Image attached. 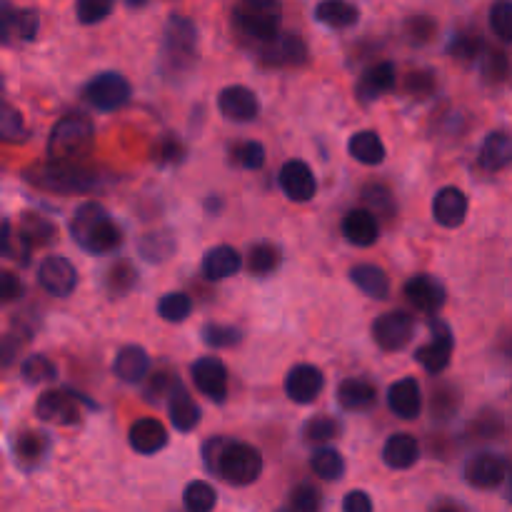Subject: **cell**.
Instances as JSON below:
<instances>
[{"label":"cell","instance_id":"5b68a950","mask_svg":"<svg viewBox=\"0 0 512 512\" xmlns=\"http://www.w3.org/2000/svg\"><path fill=\"white\" fill-rule=\"evenodd\" d=\"M28 180L50 193H88L98 185V175L83 170L80 165L48 163L28 170Z\"/></svg>","mask_w":512,"mask_h":512},{"label":"cell","instance_id":"f907efd6","mask_svg":"<svg viewBox=\"0 0 512 512\" xmlns=\"http://www.w3.org/2000/svg\"><path fill=\"white\" fill-rule=\"evenodd\" d=\"M23 283L15 273H8V270H0V303H13L23 295Z\"/></svg>","mask_w":512,"mask_h":512},{"label":"cell","instance_id":"30bf717a","mask_svg":"<svg viewBox=\"0 0 512 512\" xmlns=\"http://www.w3.org/2000/svg\"><path fill=\"white\" fill-rule=\"evenodd\" d=\"M260 60L268 68H293V65H303L308 60V48L298 35L278 33L268 43H263Z\"/></svg>","mask_w":512,"mask_h":512},{"label":"cell","instance_id":"603a6c76","mask_svg":"<svg viewBox=\"0 0 512 512\" xmlns=\"http://www.w3.org/2000/svg\"><path fill=\"white\" fill-rule=\"evenodd\" d=\"M343 235L348 243L358 245V248H368V245H373L380 235L378 218H375L370 210H353V213L345 215Z\"/></svg>","mask_w":512,"mask_h":512},{"label":"cell","instance_id":"f546056e","mask_svg":"<svg viewBox=\"0 0 512 512\" xmlns=\"http://www.w3.org/2000/svg\"><path fill=\"white\" fill-rule=\"evenodd\" d=\"M240 270V255L238 250L230 245H218V248L208 250L203 258V275L208 280H225Z\"/></svg>","mask_w":512,"mask_h":512},{"label":"cell","instance_id":"74e56055","mask_svg":"<svg viewBox=\"0 0 512 512\" xmlns=\"http://www.w3.org/2000/svg\"><path fill=\"white\" fill-rule=\"evenodd\" d=\"M250 273L255 275H270L273 270H278L280 265V250L270 243H258L250 248L248 255Z\"/></svg>","mask_w":512,"mask_h":512},{"label":"cell","instance_id":"11a10c76","mask_svg":"<svg viewBox=\"0 0 512 512\" xmlns=\"http://www.w3.org/2000/svg\"><path fill=\"white\" fill-rule=\"evenodd\" d=\"M18 348L20 345L15 343V340L0 338V368H5V365L13 363L15 355H18Z\"/></svg>","mask_w":512,"mask_h":512},{"label":"cell","instance_id":"484cf974","mask_svg":"<svg viewBox=\"0 0 512 512\" xmlns=\"http://www.w3.org/2000/svg\"><path fill=\"white\" fill-rule=\"evenodd\" d=\"M480 165L488 173H498L512 165V135L510 133H490L480 148Z\"/></svg>","mask_w":512,"mask_h":512},{"label":"cell","instance_id":"6f0895ef","mask_svg":"<svg viewBox=\"0 0 512 512\" xmlns=\"http://www.w3.org/2000/svg\"><path fill=\"white\" fill-rule=\"evenodd\" d=\"M10 238H13V230H10L8 223H0V253L5 250V245L10 243Z\"/></svg>","mask_w":512,"mask_h":512},{"label":"cell","instance_id":"d4e9b609","mask_svg":"<svg viewBox=\"0 0 512 512\" xmlns=\"http://www.w3.org/2000/svg\"><path fill=\"white\" fill-rule=\"evenodd\" d=\"M395 80H398V75H395L393 63L373 65V68L365 70L363 78H360L358 98L365 100V103H370V100H375V98H380V95L390 93V90L395 88Z\"/></svg>","mask_w":512,"mask_h":512},{"label":"cell","instance_id":"9f6ffc18","mask_svg":"<svg viewBox=\"0 0 512 512\" xmlns=\"http://www.w3.org/2000/svg\"><path fill=\"white\" fill-rule=\"evenodd\" d=\"M433 88V78L428 73H413L408 78V90L410 93H425V90Z\"/></svg>","mask_w":512,"mask_h":512},{"label":"cell","instance_id":"e575fe53","mask_svg":"<svg viewBox=\"0 0 512 512\" xmlns=\"http://www.w3.org/2000/svg\"><path fill=\"white\" fill-rule=\"evenodd\" d=\"M310 468L318 478L323 480H340L345 473V460L338 450L333 448H320L315 450L313 458H310Z\"/></svg>","mask_w":512,"mask_h":512},{"label":"cell","instance_id":"ba28073f","mask_svg":"<svg viewBox=\"0 0 512 512\" xmlns=\"http://www.w3.org/2000/svg\"><path fill=\"white\" fill-rule=\"evenodd\" d=\"M40 30V18L30 8H15V5H0V43L23 45L35 40Z\"/></svg>","mask_w":512,"mask_h":512},{"label":"cell","instance_id":"44dd1931","mask_svg":"<svg viewBox=\"0 0 512 512\" xmlns=\"http://www.w3.org/2000/svg\"><path fill=\"white\" fill-rule=\"evenodd\" d=\"M433 215L443 228H458L468 215V198L460 188H443L433 200Z\"/></svg>","mask_w":512,"mask_h":512},{"label":"cell","instance_id":"f1b7e54d","mask_svg":"<svg viewBox=\"0 0 512 512\" xmlns=\"http://www.w3.org/2000/svg\"><path fill=\"white\" fill-rule=\"evenodd\" d=\"M338 400L345 410H370L378 400V390H375L373 383L368 380H358V378H348L340 383L338 388Z\"/></svg>","mask_w":512,"mask_h":512},{"label":"cell","instance_id":"4316f807","mask_svg":"<svg viewBox=\"0 0 512 512\" xmlns=\"http://www.w3.org/2000/svg\"><path fill=\"white\" fill-rule=\"evenodd\" d=\"M168 410H170V420H173V425L180 430V433H190V430L198 428L200 423L198 403H195V400L188 395V390L180 388L178 383H175V390L170 393Z\"/></svg>","mask_w":512,"mask_h":512},{"label":"cell","instance_id":"1f68e13d","mask_svg":"<svg viewBox=\"0 0 512 512\" xmlns=\"http://www.w3.org/2000/svg\"><path fill=\"white\" fill-rule=\"evenodd\" d=\"M348 150L350 155L363 165H380L385 160V145L383 140H380V135L373 133V130L355 133L353 138H350Z\"/></svg>","mask_w":512,"mask_h":512},{"label":"cell","instance_id":"3957f363","mask_svg":"<svg viewBox=\"0 0 512 512\" xmlns=\"http://www.w3.org/2000/svg\"><path fill=\"white\" fill-rule=\"evenodd\" d=\"M95 140V128L85 115H65L58 120L48 140L50 163L75 165L83 155L90 153Z\"/></svg>","mask_w":512,"mask_h":512},{"label":"cell","instance_id":"5bb4252c","mask_svg":"<svg viewBox=\"0 0 512 512\" xmlns=\"http://www.w3.org/2000/svg\"><path fill=\"white\" fill-rule=\"evenodd\" d=\"M35 413L40 420L53 425H75L80 420L78 400L65 390H48V393L40 395Z\"/></svg>","mask_w":512,"mask_h":512},{"label":"cell","instance_id":"681fc988","mask_svg":"<svg viewBox=\"0 0 512 512\" xmlns=\"http://www.w3.org/2000/svg\"><path fill=\"white\" fill-rule=\"evenodd\" d=\"M483 73L493 83H500V80H505L510 75V58L503 53H490L483 65Z\"/></svg>","mask_w":512,"mask_h":512},{"label":"cell","instance_id":"ffe728a7","mask_svg":"<svg viewBox=\"0 0 512 512\" xmlns=\"http://www.w3.org/2000/svg\"><path fill=\"white\" fill-rule=\"evenodd\" d=\"M130 448L140 455H155L168 445V430L160 420L155 418H140L135 420L130 428Z\"/></svg>","mask_w":512,"mask_h":512},{"label":"cell","instance_id":"836d02e7","mask_svg":"<svg viewBox=\"0 0 512 512\" xmlns=\"http://www.w3.org/2000/svg\"><path fill=\"white\" fill-rule=\"evenodd\" d=\"M28 135L23 115L13 105L0 100V143H25Z\"/></svg>","mask_w":512,"mask_h":512},{"label":"cell","instance_id":"cb8c5ba5","mask_svg":"<svg viewBox=\"0 0 512 512\" xmlns=\"http://www.w3.org/2000/svg\"><path fill=\"white\" fill-rule=\"evenodd\" d=\"M420 458V445L413 435L408 433H398L390 435L388 443L383 448V460L388 468L393 470H408L418 463Z\"/></svg>","mask_w":512,"mask_h":512},{"label":"cell","instance_id":"52a82bcc","mask_svg":"<svg viewBox=\"0 0 512 512\" xmlns=\"http://www.w3.org/2000/svg\"><path fill=\"white\" fill-rule=\"evenodd\" d=\"M83 95L95 110L110 113V110H118L128 103L130 83L118 73H100V75H95L93 80H88Z\"/></svg>","mask_w":512,"mask_h":512},{"label":"cell","instance_id":"8992f818","mask_svg":"<svg viewBox=\"0 0 512 512\" xmlns=\"http://www.w3.org/2000/svg\"><path fill=\"white\" fill-rule=\"evenodd\" d=\"M195 55H198V30L188 18H170L165 30L163 60L173 73L193 68Z\"/></svg>","mask_w":512,"mask_h":512},{"label":"cell","instance_id":"b9f144b4","mask_svg":"<svg viewBox=\"0 0 512 512\" xmlns=\"http://www.w3.org/2000/svg\"><path fill=\"white\" fill-rule=\"evenodd\" d=\"M338 433H340V425L335 423V418H330V415H318V418H310L308 425H305V430H303L305 440L313 445L330 443V440L338 438Z\"/></svg>","mask_w":512,"mask_h":512},{"label":"cell","instance_id":"4fadbf2b","mask_svg":"<svg viewBox=\"0 0 512 512\" xmlns=\"http://www.w3.org/2000/svg\"><path fill=\"white\" fill-rule=\"evenodd\" d=\"M193 383L205 398L215 400V403H223L225 395H228V370L220 360L215 358H200L195 360L193 370Z\"/></svg>","mask_w":512,"mask_h":512},{"label":"cell","instance_id":"f35d334b","mask_svg":"<svg viewBox=\"0 0 512 512\" xmlns=\"http://www.w3.org/2000/svg\"><path fill=\"white\" fill-rule=\"evenodd\" d=\"M160 318L168 323H183L190 313H193V300L185 293H168L160 298L158 303Z\"/></svg>","mask_w":512,"mask_h":512},{"label":"cell","instance_id":"4dcf8cb0","mask_svg":"<svg viewBox=\"0 0 512 512\" xmlns=\"http://www.w3.org/2000/svg\"><path fill=\"white\" fill-rule=\"evenodd\" d=\"M350 280H353L355 288L363 290L368 298L383 300L388 298L390 293L388 275H385L378 265H355V268L350 270Z\"/></svg>","mask_w":512,"mask_h":512},{"label":"cell","instance_id":"8fae6325","mask_svg":"<svg viewBox=\"0 0 512 512\" xmlns=\"http://www.w3.org/2000/svg\"><path fill=\"white\" fill-rule=\"evenodd\" d=\"M430 330H433V338H430L428 345L418 348L415 358L423 365L428 373H443L450 365V355H453V333H450L448 325L443 320H433L430 323Z\"/></svg>","mask_w":512,"mask_h":512},{"label":"cell","instance_id":"c3c4849f","mask_svg":"<svg viewBox=\"0 0 512 512\" xmlns=\"http://www.w3.org/2000/svg\"><path fill=\"white\" fill-rule=\"evenodd\" d=\"M290 512H320V493L313 485H300L290 498Z\"/></svg>","mask_w":512,"mask_h":512},{"label":"cell","instance_id":"d6a6232c","mask_svg":"<svg viewBox=\"0 0 512 512\" xmlns=\"http://www.w3.org/2000/svg\"><path fill=\"white\" fill-rule=\"evenodd\" d=\"M315 18L323 25H328V28L343 30L358 23L360 10L355 8V5L343 3V0H328V3H320L318 8H315Z\"/></svg>","mask_w":512,"mask_h":512},{"label":"cell","instance_id":"277c9868","mask_svg":"<svg viewBox=\"0 0 512 512\" xmlns=\"http://www.w3.org/2000/svg\"><path fill=\"white\" fill-rule=\"evenodd\" d=\"M280 18H283V10L273 0H248L233 10L235 30L260 45L280 33Z\"/></svg>","mask_w":512,"mask_h":512},{"label":"cell","instance_id":"d6986e66","mask_svg":"<svg viewBox=\"0 0 512 512\" xmlns=\"http://www.w3.org/2000/svg\"><path fill=\"white\" fill-rule=\"evenodd\" d=\"M505 463L498 455H475L465 468V480L478 490H493L505 483Z\"/></svg>","mask_w":512,"mask_h":512},{"label":"cell","instance_id":"db71d44e","mask_svg":"<svg viewBox=\"0 0 512 512\" xmlns=\"http://www.w3.org/2000/svg\"><path fill=\"white\" fill-rule=\"evenodd\" d=\"M343 512H373V500L363 490H353V493L345 495Z\"/></svg>","mask_w":512,"mask_h":512},{"label":"cell","instance_id":"9a60e30c","mask_svg":"<svg viewBox=\"0 0 512 512\" xmlns=\"http://www.w3.org/2000/svg\"><path fill=\"white\" fill-rule=\"evenodd\" d=\"M280 188H283V193L293 203H308V200H313L318 183H315V175L308 163H303V160H288L280 168Z\"/></svg>","mask_w":512,"mask_h":512},{"label":"cell","instance_id":"6da1fadb","mask_svg":"<svg viewBox=\"0 0 512 512\" xmlns=\"http://www.w3.org/2000/svg\"><path fill=\"white\" fill-rule=\"evenodd\" d=\"M205 460H208L210 473H218L220 478L235 488L253 485L263 473V458L253 445L228 443L218 438L205 445Z\"/></svg>","mask_w":512,"mask_h":512},{"label":"cell","instance_id":"e0dca14e","mask_svg":"<svg viewBox=\"0 0 512 512\" xmlns=\"http://www.w3.org/2000/svg\"><path fill=\"white\" fill-rule=\"evenodd\" d=\"M218 108L233 123H250L260 113L258 95L250 88H243V85H230V88H225L218 98Z\"/></svg>","mask_w":512,"mask_h":512},{"label":"cell","instance_id":"ab89813d","mask_svg":"<svg viewBox=\"0 0 512 512\" xmlns=\"http://www.w3.org/2000/svg\"><path fill=\"white\" fill-rule=\"evenodd\" d=\"M230 160H233V165H238V168L258 170L263 168L265 163V148L258 140H245V143H238L230 150Z\"/></svg>","mask_w":512,"mask_h":512},{"label":"cell","instance_id":"f5cc1de1","mask_svg":"<svg viewBox=\"0 0 512 512\" xmlns=\"http://www.w3.org/2000/svg\"><path fill=\"white\" fill-rule=\"evenodd\" d=\"M450 53H453L455 58H460V60H473L475 55L480 53L478 38H473V35H463V38L455 40L453 48H450Z\"/></svg>","mask_w":512,"mask_h":512},{"label":"cell","instance_id":"83f0119b","mask_svg":"<svg viewBox=\"0 0 512 512\" xmlns=\"http://www.w3.org/2000/svg\"><path fill=\"white\" fill-rule=\"evenodd\" d=\"M148 368V353L143 348H138V345H128V348H123L115 355L113 370L123 383H140L145 378V373H148Z\"/></svg>","mask_w":512,"mask_h":512},{"label":"cell","instance_id":"7c38bea8","mask_svg":"<svg viewBox=\"0 0 512 512\" xmlns=\"http://www.w3.org/2000/svg\"><path fill=\"white\" fill-rule=\"evenodd\" d=\"M38 280L43 285L45 293L55 295V298H68L78 285V273H75L73 263L60 255H50L40 263Z\"/></svg>","mask_w":512,"mask_h":512},{"label":"cell","instance_id":"91938a15","mask_svg":"<svg viewBox=\"0 0 512 512\" xmlns=\"http://www.w3.org/2000/svg\"><path fill=\"white\" fill-rule=\"evenodd\" d=\"M0 85H3V83H0Z\"/></svg>","mask_w":512,"mask_h":512},{"label":"cell","instance_id":"7402d4cb","mask_svg":"<svg viewBox=\"0 0 512 512\" xmlns=\"http://www.w3.org/2000/svg\"><path fill=\"white\" fill-rule=\"evenodd\" d=\"M388 405L398 418L415 420L423 410V395H420L418 383L413 378H403L390 388Z\"/></svg>","mask_w":512,"mask_h":512},{"label":"cell","instance_id":"7bdbcfd3","mask_svg":"<svg viewBox=\"0 0 512 512\" xmlns=\"http://www.w3.org/2000/svg\"><path fill=\"white\" fill-rule=\"evenodd\" d=\"M23 378L33 385L53 383L58 378V368L45 355H30L23 363Z\"/></svg>","mask_w":512,"mask_h":512},{"label":"cell","instance_id":"f6af8a7d","mask_svg":"<svg viewBox=\"0 0 512 512\" xmlns=\"http://www.w3.org/2000/svg\"><path fill=\"white\" fill-rule=\"evenodd\" d=\"M203 338L213 348H233V345L240 343V330L233 328V325L210 323L203 328Z\"/></svg>","mask_w":512,"mask_h":512},{"label":"cell","instance_id":"680465c9","mask_svg":"<svg viewBox=\"0 0 512 512\" xmlns=\"http://www.w3.org/2000/svg\"><path fill=\"white\" fill-rule=\"evenodd\" d=\"M433 512H465V510L455 503H443V505H438Z\"/></svg>","mask_w":512,"mask_h":512},{"label":"cell","instance_id":"9c48e42d","mask_svg":"<svg viewBox=\"0 0 512 512\" xmlns=\"http://www.w3.org/2000/svg\"><path fill=\"white\" fill-rule=\"evenodd\" d=\"M415 333V320L413 315L403 313V310H395V313L380 315L373 323V338L375 343L383 350H403L405 345L413 340Z\"/></svg>","mask_w":512,"mask_h":512},{"label":"cell","instance_id":"8d00e7d4","mask_svg":"<svg viewBox=\"0 0 512 512\" xmlns=\"http://www.w3.org/2000/svg\"><path fill=\"white\" fill-rule=\"evenodd\" d=\"M183 500L188 512H213L215 503H218V495H215L213 485L195 480V483H190L188 488H185Z\"/></svg>","mask_w":512,"mask_h":512},{"label":"cell","instance_id":"2e32d148","mask_svg":"<svg viewBox=\"0 0 512 512\" xmlns=\"http://www.w3.org/2000/svg\"><path fill=\"white\" fill-rule=\"evenodd\" d=\"M325 388V378L315 365H295L285 378V393L293 403L310 405Z\"/></svg>","mask_w":512,"mask_h":512},{"label":"cell","instance_id":"7a4b0ae2","mask_svg":"<svg viewBox=\"0 0 512 512\" xmlns=\"http://www.w3.org/2000/svg\"><path fill=\"white\" fill-rule=\"evenodd\" d=\"M70 230L78 245L88 253L108 255L123 243V233L98 203H85L75 210L73 220H70Z\"/></svg>","mask_w":512,"mask_h":512},{"label":"cell","instance_id":"60d3db41","mask_svg":"<svg viewBox=\"0 0 512 512\" xmlns=\"http://www.w3.org/2000/svg\"><path fill=\"white\" fill-rule=\"evenodd\" d=\"M15 453L23 463H40L43 455L48 453V438L43 433H23L15 440Z\"/></svg>","mask_w":512,"mask_h":512},{"label":"cell","instance_id":"bcb514c9","mask_svg":"<svg viewBox=\"0 0 512 512\" xmlns=\"http://www.w3.org/2000/svg\"><path fill=\"white\" fill-rule=\"evenodd\" d=\"M490 28L505 43H512V3H498L490 10Z\"/></svg>","mask_w":512,"mask_h":512},{"label":"cell","instance_id":"d590c367","mask_svg":"<svg viewBox=\"0 0 512 512\" xmlns=\"http://www.w3.org/2000/svg\"><path fill=\"white\" fill-rule=\"evenodd\" d=\"M18 235L28 245H45L58 235V230H55V225L50 220L40 218V215H25Z\"/></svg>","mask_w":512,"mask_h":512},{"label":"cell","instance_id":"ac0fdd59","mask_svg":"<svg viewBox=\"0 0 512 512\" xmlns=\"http://www.w3.org/2000/svg\"><path fill=\"white\" fill-rule=\"evenodd\" d=\"M405 298L420 313H438L445 305V288L430 275H415L405 283Z\"/></svg>","mask_w":512,"mask_h":512},{"label":"cell","instance_id":"816d5d0a","mask_svg":"<svg viewBox=\"0 0 512 512\" xmlns=\"http://www.w3.org/2000/svg\"><path fill=\"white\" fill-rule=\"evenodd\" d=\"M365 198H368L370 205H375V218H378V210L383 208L388 210V213H393V195H390L383 185H370V188L365 190Z\"/></svg>","mask_w":512,"mask_h":512},{"label":"cell","instance_id":"ee69618b","mask_svg":"<svg viewBox=\"0 0 512 512\" xmlns=\"http://www.w3.org/2000/svg\"><path fill=\"white\" fill-rule=\"evenodd\" d=\"M175 250V240L168 233H155L140 243V253L143 258H148L150 263H163L165 258H170Z\"/></svg>","mask_w":512,"mask_h":512},{"label":"cell","instance_id":"7dc6e473","mask_svg":"<svg viewBox=\"0 0 512 512\" xmlns=\"http://www.w3.org/2000/svg\"><path fill=\"white\" fill-rule=\"evenodd\" d=\"M75 10H78L80 23L93 25L100 23L103 18H108L110 10H113V3H108V0H80Z\"/></svg>","mask_w":512,"mask_h":512}]
</instances>
